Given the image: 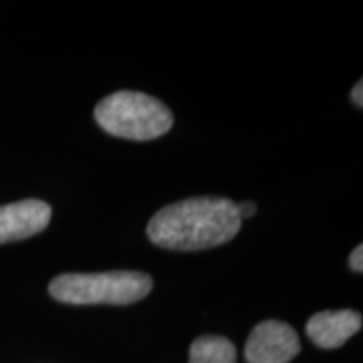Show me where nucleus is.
Masks as SVG:
<instances>
[{"label": "nucleus", "instance_id": "nucleus-1", "mask_svg": "<svg viewBox=\"0 0 363 363\" xmlns=\"http://www.w3.org/2000/svg\"><path fill=\"white\" fill-rule=\"evenodd\" d=\"M235 203L222 197L187 199L158 211L148 222L150 240L172 251H202L234 239L240 229Z\"/></svg>", "mask_w": 363, "mask_h": 363}, {"label": "nucleus", "instance_id": "nucleus-2", "mask_svg": "<svg viewBox=\"0 0 363 363\" xmlns=\"http://www.w3.org/2000/svg\"><path fill=\"white\" fill-rule=\"evenodd\" d=\"M152 278L138 271L61 274L49 284L54 299L67 305H130L147 296Z\"/></svg>", "mask_w": 363, "mask_h": 363}, {"label": "nucleus", "instance_id": "nucleus-3", "mask_svg": "<svg viewBox=\"0 0 363 363\" xmlns=\"http://www.w3.org/2000/svg\"><path fill=\"white\" fill-rule=\"evenodd\" d=\"M94 116L110 135L138 142L158 138L174 125V116L165 104L136 91H120L104 98L94 110Z\"/></svg>", "mask_w": 363, "mask_h": 363}, {"label": "nucleus", "instance_id": "nucleus-4", "mask_svg": "<svg viewBox=\"0 0 363 363\" xmlns=\"http://www.w3.org/2000/svg\"><path fill=\"white\" fill-rule=\"evenodd\" d=\"M299 338L283 321L267 320L252 330L246 343L249 363H288L299 353Z\"/></svg>", "mask_w": 363, "mask_h": 363}, {"label": "nucleus", "instance_id": "nucleus-5", "mask_svg": "<svg viewBox=\"0 0 363 363\" xmlns=\"http://www.w3.org/2000/svg\"><path fill=\"white\" fill-rule=\"evenodd\" d=\"M49 203L27 199L0 207V244L27 239L43 233L51 220Z\"/></svg>", "mask_w": 363, "mask_h": 363}, {"label": "nucleus", "instance_id": "nucleus-6", "mask_svg": "<svg viewBox=\"0 0 363 363\" xmlns=\"http://www.w3.org/2000/svg\"><path fill=\"white\" fill-rule=\"evenodd\" d=\"M362 328V315L352 310L323 311L310 318L306 333L321 348H338Z\"/></svg>", "mask_w": 363, "mask_h": 363}, {"label": "nucleus", "instance_id": "nucleus-7", "mask_svg": "<svg viewBox=\"0 0 363 363\" xmlns=\"http://www.w3.org/2000/svg\"><path fill=\"white\" fill-rule=\"evenodd\" d=\"M189 363H235V347L224 337H201L190 347Z\"/></svg>", "mask_w": 363, "mask_h": 363}, {"label": "nucleus", "instance_id": "nucleus-8", "mask_svg": "<svg viewBox=\"0 0 363 363\" xmlns=\"http://www.w3.org/2000/svg\"><path fill=\"white\" fill-rule=\"evenodd\" d=\"M235 208H238V214L240 217V220L247 219V217H252L254 214H256V211H257L256 203H254V202L238 203V206H235Z\"/></svg>", "mask_w": 363, "mask_h": 363}, {"label": "nucleus", "instance_id": "nucleus-9", "mask_svg": "<svg viewBox=\"0 0 363 363\" xmlns=\"http://www.w3.org/2000/svg\"><path fill=\"white\" fill-rule=\"evenodd\" d=\"M350 266H352V269L357 272L363 271V247L362 246H357L355 249H353V252L350 256Z\"/></svg>", "mask_w": 363, "mask_h": 363}, {"label": "nucleus", "instance_id": "nucleus-10", "mask_svg": "<svg viewBox=\"0 0 363 363\" xmlns=\"http://www.w3.org/2000/svg\"><path fill=\"white\" fill-rule=\"evenodd\" d=\"M352 99H353V103H355L358 108L363 106V83H362V81L355 86V88H353Z\"/></svg>", "mask_w": 363, "mask_h": 363}]
</instances>
